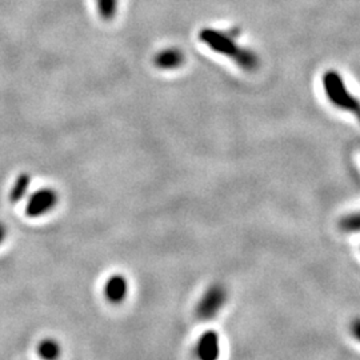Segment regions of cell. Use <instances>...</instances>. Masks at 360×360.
I'll list each match as a JSON object with an SVG mask.
<instances>
[{"label":"cell","mask_w":360,"mask_h":360,"mask_svg":"<svg viewBox=\"0 0 360 360\" xmlns=\"http://www.w3.org/2000/svg\"><path fill=\"white\" fill-rule=\"evenodd\" d=\"M227 300H229V291L224 287V284H211L196 304V309H195L196 318L200 321L214 319L226 306Z\"/></svg>","instance_id":"obj_3"},{"label":"cell","mask_w":360,"mask_h":360,"mask_svg":"<svg viewBox=\"0 0 360 360\" xmlns=\"http://www.w3.org/2000/svg\"><path fill=\"white\" fill-rule=\"evenodd\" d=\"M186 58L181 50L176 47H168L160 50L155 55L154 65L158 70L162 71H174L180 68L184 63Z\"/></svg>","instance_id":"obj_7"},{"label":"cell","mask_w":360,"mask_h":360,"mask_svg":"<svg viewBox=\"0 0 360 360\" xmlns=\"http://www.w3.org/2000/svg\"><path fill=\"white\" fill-rule=\"evenodd\" d=\"M59 200V195L52 188H41L30 198L27 203V214L31 218H40L52 211Z\"/></svg>","instance_id":"obj_4"},{"label":"cell","mask_w":360,"mask_h":360,"mask_svg":"<svg viewBox=\"0 0 360 360\" xmlns=\"http://www.w3.org/2000/svg\"><path fill=\"white\" fill-rule=\"evenodd\" d=\"M339 227L345 232H360V211L348 214L340 219Z\"/></svg>","instance_id":"obj_10"},{"label":"cell","mask_w":360,"mask_h":360,"mask_svg":"<svg viewBox=\"0 0 360 360\" xmlns=\"http://www.w3.org/2000/svg\"><path fill=\"white\" fill-rule=\"evenodd\" d=\"M195 355L199 360H218L220 356V338L217 331L208 330L199 338Z\"/></svg>","instance_id":"obj_5"},{"label":"cell","mask_w":360,"mask_h":360,"mask_svg":"<svg viewBox=\"0 0 360 360\" xmlns=\"http://www.w3.org/2000/svg\"><path fill=\"white\" fill-rule=\"evenodd\" d=\"M38 354L40 359L59 360L62 355V347L58 340L52 338H46L39 343Z\"/></svg>","instance_id":"obj_8"},{"label":"cell","mask_w":360,"mask_h":360,"mask_svg":"<svg viewBox=\"0 0 360 360\" xmlns=\"http://www.w3.org/2000/svg\"><path fill=\"white\" fill-rule=\"evenodd\" d=\"M238 32H227L215 28H203L199 32V39L212 51L230 58L242 70L252 72L260 65L259 56L250 49H245L238 43Z\"/></svg>","instance_id":"obj_1"},{"label":"cell","mask_w":360,"mask_h":360,"mask_svg":"<svg viewBox=\"0 0 360 360\" xmlns=\"http://www.w3.org/2000/svg\"><path fill=\"white\" fill-rule=\"evenodd\" d=\"M129 295V281L122 274L111 275L104 284V296L112 304H120Z\"/></svg>","instance_id":"obj_6"},{"label":"cell","mask_w":360,"mask_h":360,"mask_svg":"<svg viewBox=\"0 0 360 360\" xmlns=\"http://www.w3.org/2000/svg\"><path fill=\"white\" fill-rule=\"evenodd\" d=\"M323 87L331 103L356 116L360 123V101L348 91L339 72L327 71L323 75Z\"/></svg>","instance_id":"obj_2"},{"label":"cell","mask_w":360,"mask_h":360,"mask_svg":"<svg viewBox=\"0 0 360 360\" xmlns=\"http://www.w3.org/2000/svg\"><path fill=\"white\" fill-rule=\"evenodd\" d=\"M4 239V230L1 229V226H0V242Z\"/></svg>","instance_id":"obj_13"},{"label":"cell","mask_w":360,"mask_h":360,"mask_svg":"<svg viewBox=\"0 0 360 360\" xmlns=\"http://www.w3.org/2000/svg\"><path fill=\"white\" fill-rule=\"evenodd\" d=\"M99 16L108 22L112 20L117 13V0H95Z\"/></svg>","instance_id":"obj_9"},{"label":"cell","mask_w":360,"mask_h":360,"mask_svg":"<svg viewBox=\"0 0 360 360\" xmlns=\"http://www.w3.org/2000/svg\"><path fill=\"white\" fill-rule=\"evenodd\" d=\"M28 186H30V178H28L27 175L20 176V178L18 179V181H16L15 187H13V200H19L20 198H23V196H25V193H27V190H28Z\"/></svg>","instance_id":"obj_11"},{"label":"cell","mask_w":360,"mask_h":360,"mask_svg":"<svg viewBox=\"0 0 360 360\" xmlns=\"http://www.w3.org/2000/svg\"><path fill=\"white\" fill-rule=\"evenodd\" d=\"M349 330H351L352 336H354L355 339H358L360 342V318H356V319H354V321L351 322Z\"/></svg>","instance_id":"obj_12"}]
</instances>
